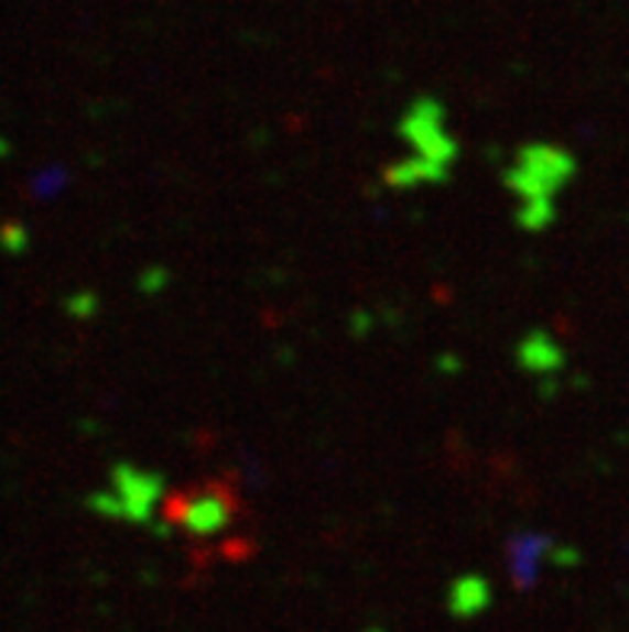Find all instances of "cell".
<instances>
[{"label": "cell", "instance_id": "ba28073f", "mask_svg": "<svg viewBox=\"0 0 629 632\" xmlns=\"http://www.w3.org/2000/svg\"><path fill=\"white\" fill-rule=\"evenodd\" d=\"M437 181H446V167L441 164H431L424 157H408V161H399L392 167H386V184L395 186V189H411V186L421 184H437Z\"/></svg>", "mask_w": 629, "mask_h": 632}, {"label": "cell", "instance_id": "52a82bcc", "mask_svg": "<svg viewBox=\"0 0 629 632\" xmlns=\"http://www.w3.org/2000/svg\"><path fill=\"white\" fill-rule=\"evenodd\" d=\"M520 367L530 372H553L562 367V350L555 347V340L546 331H533L520 340L518 347Z\"/></svg>", "mask_w": 629, "mask_h": 632}, {"label": "cell", "instance_id": "8992f818", "mask_svg": "<svg viewBox=\"0 0 629 632\" xmlns=\"http://www.w3.org/2000/svg\"><path fill=\"white\" fill-rule=\"evenodd\" d=\"M446 603H449L453 617H476V613H481L491 603V588L479 575H466V578L453 581Z\"/></svg>", "mask_w": 629, "mask_h": 632}, {"label": "cell", "instance_id": "7a4b0ae2", "mask_svg": "<svg viewBox=\"0 0 629 632\" xmlns=\"http://www.w3.org/2000/svg\"><path fill=\"white\" fill-rule=\"evenodd\" d=\"M575 177V157L555 145H523L505 174V186L518 203H553V196Z\"/></svg>", "mask_w": 629, "mask_h": 632}, {"label": "cell", "instance_id": "6da1fadb", "mask_svg": "<svg viewBox=\"0 0 629 632\" xmlns=\"http://www.w3.org/2000/svg\"><path fill=\"white\" fill-rule=\"evenodd\" d=\"M241 508V491L223 479L193 482L164 494L158 504V517L167 530H186L189 536H216L235 521Z\"/></svg>", "mask_w": 629, "mask_h": 632}, {"label": "cell", "instance_id": "5b68a950", "mask_svg": "<svg viewBox=\"0 0 629 632\" xmlns=\"http://www.w3.org/2000/svg\"><path fill=\"white\" fill-rule=\"evenodd\" d=\"M550 546L553 543L536 533H518L511 540V571H514L518 588H530L536 581L540 562L550 556Z\"/></svg>", "mask_w": 629, "mask_h": 632}, {"label": "cell", "instance_id": "277c9868", "mask_svg": "<svg viewBox=\"0 0 629 632\" xmlns=\"http://www.w3.org/2000/svg\"><path fill=\"white\" fill-rule=\"evenodd\" d=\"M112 488H116L112 498L119 501V514L126 521L149 523L151 514H158V504L164 501V479L129 462L112 466Z\"/></svg>", "mask_w": 629, "mask_h": 632}, {"label": "cell", "instance_id": "3957f363", "mask_svg": "<svg viewBox=\"0 0 629 632\" xmlns=\"http://www.w3.org/2000/svg\"><path fill=\"white\" fill-rule=\"evenodd\" d=\"M399 135L405 139L411 151L431 164L449 167V161L456 157V142L446 132L444 126V107L437 100H417L411 110L405 112Z\"/></svg>", "mask_w": 629, "mask_h": 632}]
</instances>
